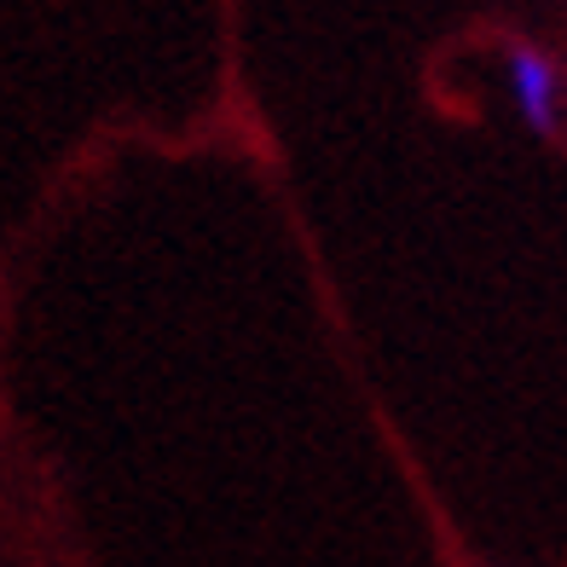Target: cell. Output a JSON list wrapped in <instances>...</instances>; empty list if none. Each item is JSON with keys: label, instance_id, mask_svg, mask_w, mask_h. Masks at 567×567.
Returning a JSON list of instances; mask_svg holds the SVG:
<instances>
[{"label": "cell", "instance_id": "obj_1", "mask_svg": "<svg viewBox=\"0 0 567 567\" xmlns=\"http://www.w3.org/2000/svg\"><path fill=\"white\" fill-rule=\"evenodd\" d=\"M504 70H509V99H515V111H522V122L533 127L538 140H550L556 134V111H561V75H556V64L538 53V47L515 41L504 53Z\"/></svg>", "mask_w": 567, "mask_h": 567}]
</instances>
